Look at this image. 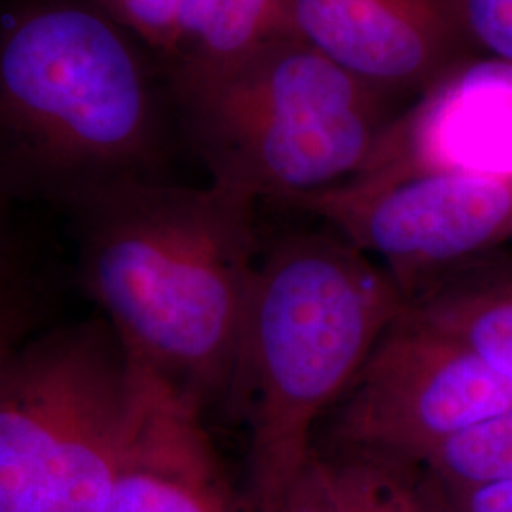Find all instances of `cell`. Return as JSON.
I'll return each mask as SVG.
<instances>
[{"label": "cell", "instance_id": "1", "mask_svg": "<svg viewBox=\"0 0 512 512\" xmlns=\"http://www.w3.org/2000/svg\"><path fill=\"white\" fill-rule=\"evenodd\" d=\"M67 211L80 283L129 363L203 412L228 403L260 258L256 202L217 183L141 179Z\"/></svg>", "mask_w": 512, "mask_h": 512}, {"label": "cell", "instance_id": "2", "mask_svg": "<svg viewBox=\"0 0 512 512\" xmlns=\"http://www.w3.org/2000/svg\"><path fill=\"white\" fill-rule=\"evenodd\" d=\"M171 120L162 65L95 0H0V183L14 198L67 209L158 179Z\"/></svg>", "mask_w": 512, "mask_h": 512}, {"label": "cell", "instance_id": "3", "mask_svg": "<svg viewBox=\"0 0 512 512\" xmlns=\"http://www.w3.org/2000/svg\"><path fill=\"white\" fill-rule=\"evenodd\" d=\"M404 306L395 279L329 226L260 253L228 395L247 431L243 497L310 465L321 421Z\"/></svg>", "mask_w": 512, "mask_h": 512}, {"label": "cell", "instance_id": "4", "mask_svg": "<svg viewBox=\"0 0 512 512\" xmlns=\"http://www.w3.org/2000/svg\"><path fill=\"white\" fill-rule=\"evenodd\" d=\"M175 120L211 183L298 205L363 171L408 103L293 35L236 63L169 74Z\"/></svg>", "mask_w": 512, "mask_h": 512}, {"label": "cell", "instance_id": "5", "mask_svg": "<svg viewBox=\"0 0 512 512\" xmlns=\"http://www.w3.org/2000/svg\"><path fill=\"white\" fill-rule=\"evenodd\" d=\"M137 372L99 315L27 334L0 357V512H103Z\"/></svg>", "mask_w": 512, "mask_h": 512}, {"label": "cell", "instance_id": "6", "mask_svg": "<svg viewBox=\"0 0 512 512\" xmlns=\"http://www.w3.org/2000/svg\"><path fill=\"white\" fill-rule=\"evenodd\" d=\"M511 406L509 380L404 306L321 421L325 446L317 450L423 465L440 446Z\"/></svg>", "mask_w": 512, "mask_h": 512}, {"label": "cell", "instance_id": "7", "mask_svg": "<svg viewBox=\"0 0 512 512\" xmlns=\"http://www.w3.org/2000/svg\"><path fill=\"white\" fill-rule=\"evenodd\" d=\"M296 207L376 260L406 300L512 241V177L503 175L355 177Z\"/></svg>", "mask_w": 512, "mask_h": 512}, {"label": "cell", "instance_id": "8", "mask_svg": "<svg viewBox=\"0 0 512 512\" xmlns=\"http://www.w3.org/2000/svg\"><path fill=\"white\" fill-rule=\"evenodd\" d=\"M289 35L410 103L471 54L450 0H285Z\"/></svg>", "mask_w": 512, "mask_h": 512}, {"label": "cell", "instance_id": "9", "mask_svg": "<svg viewBox=\"0 0 512 512\" xmlns=\"http://www.w3.org/2000/svg\"><path fill=\"white\" fill-rule=\"evenodd\" d=\"M421 171L512 177L511 65L467 55L448 67L393 118L355 177Z\"/></svg>", "mask_w": 512, "mask_h": 512}, {"label": "cell", "instance_id": "10", "mask_svg": "<svg viewBox=\"0 0 512 512\" xmlns=\"http://www.w3.org/2000/svg\"><path fill=\"white\" fill-rule=\"evenodd\" d=\"M135 372L128 440L103 512H245L205 412L154 376Z\"/></svg>", "mask_w": 512, "mask_h": 512}, {"label": "cell", "instance_id": "11", "mask_svg": "<svg viewBox=\"0 0 512 512\" xmlns=\"http://www.w3.org/2000/svg\"><path fill=\"white\" fill-rule=\"evenodd\" d=\"M406 311L452 336L512 384V258L475 260L406 300Z\"/></svg>", "mask_w": 512, "mask_h": 512}, {"label": "cell", "instance_id": "12", "mask_svg": "<svg viewBox=\"0 0 512 512\" xmlns=\"http://www.w3.org/2000/svg\"><path fill=\"white\" fill-rule=\"evenodd\" d=\"M283 35L285 0H183L165 76L236 63Z\"/></svg>", "mask_w": 512, "mask_h": 512}, {"label": "cell", "instance_id": "13", "mask_svg": "<svg viewBox=\"0 0 512 512\" xmlns=\"http://www.w3.org/2000/svg\"><path fill=\"white\" fill-rule=\"evenodd\" d=\"M315 456L334 512H454L418 463L317 448Z\"/></svg>", "mask_w": 512, "mask_h": 512}, {"label": "cell", "instance_id": "14", "mask_svg": "<svg viewBox=\"0 0 512 512\" xmlns=\"http://www.w3.org/2000/svg\"><path fill=\"white\" fill-rule=\"evenodd\" d=\"M421 467L448 484L512 480V406L440 446Z\"/></svg>", "mask_w": 512, "mask_h": 512}, {"label": "cell", "instance_id": "15", "mask_svg": "<svg viewBox=\"0 0 512 512\" xmlns=\"http://www.w3.org/2000/svg\"><path fill=\"white\" fill-rule=\"evenodd\" d=\"M122 23L154 59L167 67L175 52L177 23L183 0H95Z\"/></svg>", "mask_w": 512, "mask_h": 512}, {"label": "cell", "instance_id": "16", "mask_svg": "<svg viewBox=\"0 0 512 512\" xmlns=\"http://www.w3.org/2000/svg\"><path fill=\"white\" fill-rule=\"evenodd\" d=\"M471 54L512 67V0H450Z\"/></svg>", "mask_w": 512, "mask_h": 512}, {"label": "cell", "instance_id": "17", "mask_svg": "<svg viewBox=\"0 0 512 512\" xmlns=\"http://www.w3.org/2000/svg\"><path fill=\"white\" fill-rule=\"evenodd\" d=\"M245 512H334L317 456L300 475L270 494L243 499Z\"/></svg>", "mask_w": 512, "mask_h": 512}, {"label": "cell", "instance_id": "18", "mask_svg": "<svg viewBox=\"0 0 512 512\" xmlns=\"http://www.w3.org/2000/svg\"><path fill=\"white\" fill-rule=\"evenodd\" d=\"M439 482L454 512H512V480L480 484Z\"/></svg>", "mask_w": 512, "mask_h": 512}, {"label": "cell", "instance_id": "19", "mask_svg": "<svg viewBox=\"0 0 512 512\" xmlns=\"http://www.w3.org/2000/svg\"><path fill=\"white\" fill-rule=\"evenodd\" d=\"M14 196L0 183V291L14 283L10 274V224H8V205Z\"/></svg>", "mask_w": 512, "mask_h": 512}, {"label": "cell", "instance_id": "20", "mask_svg": "<svg viewBox=\"0 0 512 512\" xmlns=\"http://www.w3.org/2000/svg\"><path fill=\"white\" fill-rule=\"evenodd\" d=\"M23 334V321L18 311L0 302V357L12 348Z\"/></svg>", "mask_w": 512, "mask_h": 512}]
</instances>
